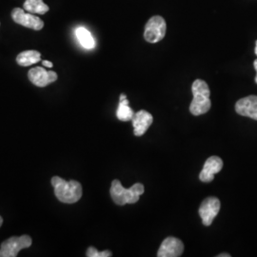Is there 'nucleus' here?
<instances>
[{"label":"nucleus","mask_w":257,"mask_h":257,"mask_svg":"<svg viewBox=\"0 0 257 257\" xmlns=\"http://www.w3.org/2000/svg\"><path fill=\"white\" fill-rule=\"evenodd\" d=\"M167 24L165 19L159 16H155L149 19L145 26L144 38L150 43H157L166 36Z\"/></svg>","instance_id":"20e7f679"},{"label":"nucleus","mask_w":257,"mask_h":257,"mask_svg":"<svg viewBox=\"0 0 257 257\" xmlns=\"http://www.w3.org/2000/svg\"><path fill=\"white\" fill-rule=\"evenodd\" d=\"M254 52H255V55H257V40L256 42H255V50H254Z\"/></svg>","instance_id":"4be33fe9"},{"label":"nucleus","mask_w":257,"mask_h":257,"mask_svg":"<svg viewBox=\"0 0 257 257\" xmlns=\"http://www.w3.org/2000/svg\"><path fill=\"white\" fill-rule=\"evenodd\" d=\"M193 101L190 105L191 113L198 116L207 113L211 107V91L206 81L202 79H196L192 86Z\"/></svg>","instance_id":"f03ea898"},{"label":"nucleus","mask_w":257,"mask_h":257,"mask_svg":"<svg viewBox=\"0 0 257 257\" xmlns=\"http://www.w3.org/2000/svg\"><path fill=\"white\" fill-rule=\"evenodd\" d=\"M253 66H254V69H255V71H256L257 74V59L254 61V63H253Z\"/></svg>","instance_id":"aec40b11"},{"label":"nucleus","mask_w":257,"mask_h":257,"mask_svg":"<svg viewBox=\"0 0 257 257\" xmlns=\"http://www.w3.org/2000/svg\"><path fill=\"white\" fill-rule=\"evenodd\" d=\"M52 185L55 189V196L60 202L73 204L77 202L82 196L81 184L75 180L66 181L59 176H54Z\"/></svg>","instance_id":"f257e3e1"},{"label":"nucleus","mask_w":257,"mask_h":257,"mask_svg":"<svg viewBox=\"0 0 257 257\" xmlns=\"http://www.w3.org/2000/svg\"><path fill=\"white\" fill-rule=\"evenodd\" d=\"M28 76L30 81L37 87H46L57 79L56 73L53 71H46L41 67L31 69L28 73Z\"/></svg>","instance_id":"1a4fd4ad"},{"label":"nucleus","mask_w":257,"mask_h":257,"mask_svg":"<svg viewBox=\"0 0 257 257\" xmlns=\"http://www.w3.org/2000/svg\"><path fill=\"white\" fill-rule=\"evenodd\" d=\"M255 83H256V84H257V74H256V76H255Z\"/></svg>","instance_id":"5701e85b"},{"label":"nucleus","mask_w":257,"mask_h":257,"mask_svg":"<svg viewBox=\"0 0 257 257\" xmlns=\"http://www.w3.org/2000/svg\"><path fill=\"white\" fill-rule=\"evenodd\" d=\"M75 36L77 37L79 43L85 49H92L95 46L94 39L92 34L84 27H78L75 30Z\"/></svg>","instance_id":"2eb2a0df"},{"label":"nucleus","mask_w":257,"mask_h":257,"mask_svg":"<svg viewBox=\"0 0 257 257\" xmlns=\"http://www.w3.org/2000/svg\"><path fill=\"white\" fill-rule=\"evenodd\" d=\"M2 223H3V219H2V217L0 216V227L2 226Z\"/></svg>","instance_id":"412c9836"},{"label":"nucleus","mask_w":257,"mask_h":257,"mask_svg":"<svg viewBox=\"0 0 257 257\" xmlns=\"http://www.w3.org/2000/svg\"><path fill=\"white\" fill-rule=\"evenodd\" d=\"M133 126L135 128L134 134L136 137H142L146 132L150 126L154 122V117L153 115L148 112L147 110H141L135 113L133 117Z\"/></svg>","instance_id":"f8f14e48"},{"label":"nucleus","mask_w":257,"mask_h":257,"mask_svg":"<svg viewBox=\"0 0 257 257\" xmlns=\"http://www.w3.org/2000/svg\"><path fill=\"white\" fill-rule=\"evenodd\" d=\"M235 111L242 115L257 120V95L241 98L235 104Z\"/></svg>","instance_id":"9b49d317"},{"label":"nucleus","mask_w":257,"mask_h":257,"mask_svg":"<svg viewBox=\"0 0 257 257\" xmlns=\"http://www.w3.org/2000/svg\"><path fill=\"white\" fill-rule=\"evenodd\" d=\"M223 160L219 156H213L209 157L203 167V170L199 175V179L204 183H210L214 175L218 174L223 168Z\"/></svg>","instance_id":"9d476101"},{"label":"nucleus","mask_w":257,"mask_h":257,"mask_svg":"<svg viewBox=\"0 0 257 257\" xmlns=\"http://www.w3.org/2000/svg\"><path fill=\"white\" fill-rule=\"evenodd\" d=\"M145 192L143 184L136 183L130 189H125L119 180L115 179L111 182L110 196L113 202L119 206L138 202L140 195Z\"/></svg>","instance_id":"7ed1b4c3"},{"label":"nucleus","mask_w":257,"mask_h":257,"mask_svg":"<svg viewBox=\"0 0 257 257\" xmlns=\"http://www.w3.org/2000/svg\"><path fill=\"white\" fill-rule=\"evenodd\" d=\"M135 113L134 110H132L128 106V100L127 98L120 100L118 108L116 110V116L120 121H124L127 122L130 120L133 119Z\"/></svg>","instance_id":"dca6fc26"},{"label":"nucleus","mask_w":257,"mask_h":257,"mask_svg":"<svg viewBox=\"0 0 257 257\" xmlns=\"http://www.w3.org/2000/svg\"><path fill=\"white\" fill-rule=\"evenodd\" d=\"M217 257H230V254H229V253H221V254H218Z\"/></svg>","instance_id":"6ab92c4d"},{"label":"nucleus","mask_w":257,"mask_h":257,"mask_svg":"<svg viewBox=\"0 0 257 257\" xmlns=\"http://www.w3.org/2000/svg\"><path fill=\"white\" fill-rule=\"evenodd\" d=\"M12 18L16 23L24 27L39 31L44 27V22L33 14H26L21 8H15L12 12Z\"/></svg>","instance_id":"0eeeda50"},{"label":"nucleus","mask_w":257,"mask_h":257,"mask_svg":"<svg viewBox=\"0 0 257 257\" xmlns=\"http://www.w3.org/2000/svg\"><path fill=\"white\" fill-rule=\"evenodd\" d=\"M23 8L28 13L37 15H45L50 10L49 6L43 2V0H26L24 2Z\"/></svg>","instance_id":"4468645a"},{"label":"nucleus","mask_w":257,"mask_h":257,"mask_svg":"<svg viewBox=\"0 0 257 257\" xmlns=\"http://www.w3.org/2000/svg\"><path fill=\"white\" fill-rule=\"evenodd\" d=\"M184 251L183 242L176 237H167L157 251L158 257H179Z\"/></svg>","instance_id":"6e6552de"},{"label":"nucleus","mask_w":257,"mask_h":257,"mask_svg":"<svg viewBox=\"0 0 257 257\" xmlns=\"http://www.w3.org/2000/svg\"><path fill=\"white\" fill-rule=\"evenodd\" d=\"M86 255L88 257H110L111 256V252L110 250H104V251H98L97 249L93 247H90L87 249Z\"/></svg>","instance_id":"f3484780"},{"label":"nucleus","mask_w":257,"mask_h":257,"mask_svg":"<svg viewBox=\"0 0 257 257\" xmlns=\"http://www.w3.org/2000/svg\"><path fill=\"white\" fill-rule=\"evenodd\" d=\"M41 60V55L37 51H25L20 53L17 57L18 64L23 67L36 64Z\"/></svg>","instance_id":"ddd939ff"},{"label":"nucleus","mask_w":257,"mask_h":257,"mask_svg":"<svg viewBox=\"0 0 257 257\" xmlns=\"http://www.w3.org/2000/svg\"><path fill=\"white\" fill-rule=\"evenodd\" d=\"M220 200L217 197H208L201 203L198 213L205 226H211L212 221L217 216L220 211Z\"/></svg>","instance_id":"423d86ee"},{"label":"nucleus","mask_w":257,"mask_h":257,"mask_svg":"<svg viewBox=\"0 0 257 257\" xmlns=\"http://www.w3.org/2000/svg\"><path fill=\"white\" fill-rule=\"evenodd\" d=\"M42 64H43V66L47 67V68H53V66H54V64H53L52 62H50V61H48V60L42 61Z\"/></svg>","instance_id":"a211bd4d"},{"label":"nucleus","mask_w":257,"mask_h":257,"mask_svg":"<svg viewBox=\"0 0 257 257\" xmlns=\"http://www.w3.org/2000/svg\"><path fill=\"white\" fill-rule=\"evenodd\" d=\"M32 238L29 235L13 236L1 244L0 257H17L23 248H30Z\"/></svg>","instance_id":"39448f33"}]
</instances>
